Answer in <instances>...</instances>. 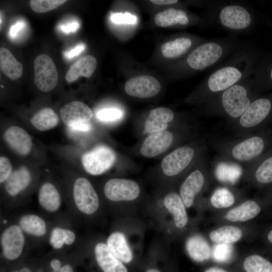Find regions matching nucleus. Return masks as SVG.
I'll list each match as a JSON object with an SVG mask.
<instances>
[{
  "mask_svg": "<svg viewBox=\"0 0 272 272\" xmlns=\"http://www.w3.org/2000/svg\"><path fill=\"white\" fill-rule=\"evenodd\" d=\"M38 198L40 206L48 212H55L60 207V194L51 183L45 182L40 186Z\"/></svg>",
  "mask_w": 272,
  "mask_h": 272,
  "instance_id": "obj_26",
  "label": "nucleus"
},
{
  "mask_svg": "<svg viewBox=\"0 0 272 272\" xmlns=\"http://www.w3.org/2000/svg\"><path fill=\"white\" fill-rule=\"evenodd\" d=\"M97 64L96 58L92 55L84 56L74 63L67 72L65 79L72 82L80 77H90L95 71Z\"/></svg>",
  "mask_w": 272,
  "mask_h": 272,
  "instance_id": "obj_28",
  "label": "nucleus"
},
{
  "mask_svg": "<svg viewBox=\"0 0 272 272\" xmlns=\"http://www.w3.org/2000/svg\"><path fill=\"white\" fill-rule=\"evenodd\" d=\"M80 28V24L78 22H73L66 25L59 26V29L65 34L76 32Z\"/></svg>",
  "mask_w": 272,
  "mask_h": 272,
  "instance_id": "obj_41",
  "label": "nucleus"
},
{
  "mask_svg": "<svg viewBox=\"0 0 272 272\" xmlns=\"http://www.w3.org/2000/svg\"><path fill=\"white\" fill-rule=\"evenodd\" d=\"M96 261L103 272H128L127 268L103 242L97 243L94 249Z\"/></svg>",
  "mask_w": 272,
  "mask_h": 272,
  "instance_id": "obj_21",
  "label": "nucleus"
},
{
  "mask_svg": "<svg viewBox=\"0 0 272 272\" xmlns=\"http://www.w3.org/2000/svg\"><path fill=\"white\" fill-rule=\"evenodd\" d=\"M4 139L9 147L21 155H27L31 151L32 143L27 132L23 128L12 126L6 129Z\"/></svg>",
  "mask_w": 272,
  "mask_h": 272,
  "instance_id": "obj_20",
  "label": "nucleus"
},
{
  "mask_svg": "<svg viewBox=\"0 0 272 272\" xmlns=\"http://www.w3.org/2000/svg\"><path fill=\"white\" fill-rule=\"evenodd\" d=\"M50 266L53 269V271L59 272L61 268V262L57 259H54L50 261Z\"/></svg>",
  "mask_w": 272,
  "mask_h": 272,
  "instance_id": "obj_46",
  "label": "nucleus"
},
{
  "mask_svg": "<svg viewBox=\"0 0 272 272\" xmlns=\"http://www.w3.org/2000/svg\"><path fill=\"white\" fill-rule=\"evenodd\" d=\"M186 249L189 256L196 262H205L212 257L210 244L203 236L199 234L193 235L187 239Z\"/></svg>",
  "mask_w": 272,
  "mask_h": 272,
  "instance_id": "obj_24",
  "label": "nucleus"
},
{
  "mask_svg": "<svg viewBox=\"0 0 272 272\" xmlns=\"http://www.w3.org/2000/svg\"><path fill=\"white\" fill-rule=\"evenodd\" d=\"M233 248L231 244H216L212 250V257L219 263L228 262L232 258Z\"/></svg>",
  "mask_w": 272,
  "mask_h": 272,
  "instance_id": "obj_36",
  "label": "nucleus"
},
{
  "mask_svg": "<svg viewBox=\"0 0 272 272\" xmlns=\"http://www.w3.org/2000/svg\"><path fill=\"white\" fill-rule=\"evenodd\" d=\"M242 266L245 272H272V262L258 254L247 256Z\"/></svg>",
  "mask_w": 272,
  "mask_h": 272,
  "instance_id": "obj_34",
  "label": "nucleus"
},
{
  "mask_svg": "<svg viewBox=\"0 0 272 272\" xmlns=\"http://www.w3.org/2000/svg\"><path fill=\"white\" fill-rule=\"evenodd\" d=\"M111 20L116 24H134L136 23L137 17L129 13H116L111 16Z\"/></svg>",
  "mask_w": 272,
  "mask_h": 272,
  "instance_id": "obj_40",
  "label": "nucleus"
},
{
  "mask_svg": "<svg viewBox=\"0 0 272 272\" xmlns=\"http://www.w3.org/2000/svg\"><path fill=\"white\" fill-rule=\"evenodd\" d=\"M164 203L168 212L172 216L175 226L182 229L188 223V218L186 207L179 194L172 192L164 198Z\"/></svg>",
  "mask_w": 272,
  "mask_h": 272,
  "instance_id": "obj_23",
  "label": "nucleus"
},
{
  "mask_svg": "<svg viewBox=\"0 0 272 272\" xmlns=\"http://www.w3.org/2000/svg\"><path fill=\"white\" fill-rule=\"evenodd\" d=\"M34 83L41 91L47 92L57 85L58 75L54 62L46 54L37 56L34 61Z\"/></svg>",
  "mask_w": 272,
  "mask_h": 272,
  "instance_id": "obj_8",
  "label": "nucleus"
},
{
  "mask_svg": "<svg viewBox=\"0 0 272 272\" xmlns=\"http://www.w3.org/2000/svg\"><path fill=\"white\" fill-rule=\"evenodd\" d=\"M106 245L110 251L120 261L127 263L132 260V253L124 234L115 232L108 237Z\"/></svg>",
  "mask_w": 272,
  "mask_h": 272,
  "instance_id": "obj_25",
  "label": "nucleus"
},
{
  "mask_svg": "<svg viewBox=\"0 0 272 272\" xmlns=\"http://www.w3.org/2000/svg\"><path fill=\"white\" fill-rule=\"evenodd\" d=\"M116 161V154L108 147L98 146L84 154L82 162L85 170L93 175L101 174L109 170Z\"/></svg>",
  "mask_w": 272,
  "mask_h": 272,
  "instance_id": "obj_7",
  "label": "nucleus"
},
{
  "mask_svg": "<svg viewBox=\"0 0 272 272\" xmlns=\"http://www.w3.org/2000/svg\"><path fill=\"white\" fill-rule=\"evenodd\" d=\"M266 204H272V197L267 200Z\"/></svg>",
  "mask_w": 272,
  "mask_h": 272,
  "instance_id": "obj_52",
  "label": "nucleus"
},
{
  "mask_svg": "<svg viewBox=\"0 0 272 272\" xmlns=\"http://www.w3.org/2000/svg\"><path fill=\"white\" fill-rule=\"evenodd\" d=\"M13 272H20V270H16V271H14Z\"/></svg>",
  "mask_w": 272,
  "mask_h": 272,
  "instance_id": "obj_53",
  "label": "nucleus"
},
{
  "mask_svg": "<svg viewBox=\"0 0 272 272\" xmlns=\"http://www.w3.org/2000/svg\"><path fill=\"white\" fill-rule=\"evenodd\" d=\"M203 272H229L223 268L218 266H212L208 268Z\"/></svg>",
  "mask_w": 272,
  "mask_h": 272,
  "instance_id": "obj_47",
  "label": "nucleus"
},
{
  "mask_svg": "<svg viewBox=\"0 0 272 272\" xmlns=\"http://www.w3.org/2000/svg\"><path fill=\"white\" fill-rule=\"evenodd\" d=\"M0 68L2 72L12 80L19 79L23 74L22 64L4 47L0 48Z\"/></svg>",
  "mask_w": 272,
  "mask_h": 272,
  "instance_id": "obj_30",
  "label": "nucleus"
},
{
  "mask_svg": "<svg viewBox=\"0 0 272 272\" xmlns=\"http://www.w3.org/2000/svg\"><path fill=\"white\" fill-rule=\"evenodd\" d=\"M31 122L37 129L44 131L55 127L58 123L59 118L52 109L46 107L38 111L32 117Z\"/></svg>",
  "mask_w": 272,
  "mask_h": 272,
  "instance_id": "obj_32",
  "label": "nucleus"
},
{
  "mask_svg": "<svg viewBox=\"0 0 272 272\" xmlns=\"http://www.w3.org/2000/svg\"><path fill=\"white\" fill-rule=\"evenodd\" d=\"M25 24L24 22H17L13 25L10 29L9 35L11 38L16 37L19 32L24 27Z\"/></svg>",
  "mask_w": 272,
  "mask_h": 272,
  "instance_id": "obj_43",
  "label": "nucleus"
},
{
  "mask_svg": "<svg viewBox=\"0 0 272 272\" xmlns=\"http://www.w3.org/2000/svg\"><path fill=\"white\" fill-rule=\"evenodd\" d=\"M272 110V102L266 97L256 98L241 116L232 124L237 132L245 137L262 123Z\"/></svg>",
  "mask_w": 272,
  "mask_h": 272,
  "instance_id": "obj_5",
  "label": "nucleus"
},
{
  "mask_svg": "<svg viewBox=\"0 0 272 272\" xmlns=\"http://www.w3.org/2000/svg\"><path fill=\"white\" fill-rule=\"evenodd\" d=\"M146 272H161L159 269L157 268H150L147 270Z\"/></svg>",
  "mask_w": 272,
  "mask_h": 272,
  "instance_id": "obj_49",
  "label": "nucleus"
},
{
  "mask_svg": "<svg viewBox=\"0 0 272 272\" xmlns=\"http://www.w3.org/2000/svg\"><path fill=\"white\" fill-rule=\"evenodd\" d=\"M196 151L192 147L182 146L167 155L161 162L163 173L168 176L177 175L191 163Z\"/></svg>",
  "mask_w": 272,
  "mask_h": 272,
  "instance_id": "obj_10",
  "label": "nucleus"
},
{
  "mask_svg": "<svg viewBox=\"0 0 272 272\" xmlns=\"http://www.w3.org/2000/svg\"><path fill=\"white\" fill-rule=\"evenodd\" d=\"M256 59L255 50L249 43H246L217 65L187 101L202 104L211 97L251 77Z\"/></svg>",
  "mask_w": 272,
  "mask_h": 272,
  "instance_id": "obj_1",
  "label": "nucleus"
},
{
  "mask_svg": "<svg viewBox=\"0 0 272 272\" xmlns=\"http://www.w3.org/2000/svg\"><path fill=\"white\" fill-rule=\"evenodd\" d=\"M123 112L115 108H104L98 111L96 113L97 118L102 121H115L120 119L123 116Z\"/></svg>",
  "mask_w": 272,
  "mask_h": 272,
  "instance_id": "obj_38",
  "label": "nucleus"
},
{
  "mask_svg": "<svg viewBox=\"0 0 272 272\" xmlns=\"http://www.w3.org/2000/svg\"><path fill=\"white\" fill-rule=\"evenodd\" d=\"M251 77L246 78L202 103L203 113L208 116H218L230 123L236 121L256 98Z\"/></svg>",
  "mask_w": 272,
  "mask_h": 272,
  "instance_id": "obj_2",
  "label": "nucleus"
},
{
  "mask_svg": "<svg viewBox=\"0 0 272 272\" xmlns=\"http://www.w3.org/2000/svg\"><path fill=\"white\" fill-rule=\"evenodd\" d=\"M263 239L267 247L272 250V227L264 233Z\"/></svg>",
  "mask_w": 272,
  "mask_h": 272,
  "instance_id": "obj_44",
  "label": "nucleus"
},
{
  "mask_svg": "<svg viewBox=\"0 0 272 272\" xmlns=\"http://www.w3.org/2000/svg\"><path fill=\"white\" fill-rule=\"evenodd\" d=\"M31 180V173L28 169L22 166L14 171L7 180L5 189L11 196H16L24 190Z\"/></svg>",
  "mask_w": 272,
  "mask_h": 272,
  "instance_id": "obj_29",
  "label": "nucleus"
},
{
  "mask_svg": "<svg viewBox=\"0 0 272 272\" xmlns=\"http://www.w3.org/2000/svg\"><path fill=\"white\" fill-rule=\"evenodd\" d=\"M192 20L206 23L209 27L205 17L192 19L187 12L180 9L168 8L156 14L154 18L155 24L161 27L185 26L192 23Z\"/></svg>",
  "mask_w": 272,
  "mask_h": 272,
  "instance_id": "obj_17",
  "label": "nucleus"
},
{
  "mask_svg": "<svg viewBox=\"0 0 272 272\" xmlns=\"http://www.w3.org/2000/svg\"><path fill=\"white\" fill-rule=\"evenodd\" d=\"M210 172L203 169H196L192 171L185 178L180 187L181 196L186 208L191 207L197 195L209 182Z\"/></svg>",
  "mask_w": 272,
  "mask_h": 272,
  "instance_id": "obj_11",
  "label": "nucleus"
},
{
  "mask_svg": "<svg viewBox=\"0 0 272 272\" xmlns=\"http://www.w3.org/2000/svg\"><path fill=\"white\" fill-rule=\"evenodd\" d=\"M25 244L24 232L19 225L8 227L1 236V245L3 255L5 258L13 260L22 254Z\"/></svg>",
  "mask_w": 272,
  "mask_h": 272,
  "instance_id": "obj_13",
  "label": "nucleus"
},
{
  "mask_svg": "<svg viewBox=\"0 0 272 272\" xmlns=\"http://www.w3.org/2000/svg\"><path fill=\"white\" fill-rule=\"evenodd\" d=\"M206 16L209 27L216 26L231 35L249 33L255 23L250 6L237 1H208Z\"/></svg>",
  "mask_w": 272,
  "mask_h": 272,
  "instance_id": "obj_3",
  "label": "nucleus"
},
{
  "mask_svg": "<svg viewBox=\"0 0 272 272\" xmlns=\"http://www.w3.org/2000/svg\"><path fill=\"white\" fill-rule=\"evenodd\" d=\"M59 113L63 122L71 129L79 132L91 130L89 121L93 114L85 103L79 101L68 103L61 108Z\"/></svg>",
  "mask_w": 272,
  "mask_h": 272,
  "instance_id": "obj_6",
  "label": "nucleus"
},
{
  "mask_svg": "<svg viewBox=\"0 0 272 272\" xmlns=\"http://www.w3.org/2000/svg\"><path fill=\"white\" fill-rule=\"evenodd\" d=\"M66 2L65 0H31L30 6L35 12L43 13L56 9Z\"/></svg>",
  "mask_w": 272,
  "mask_h": 272,
  "instance_id": "obj_37",
  "label": "nucleus"
},
{
  "mask_svg": "<svg viewBox=\"0 0 272 272\" xmlns=\"http://www.w3.org/2000/svg\"><path fill=\"white\" fill-rule=\"evenodd\" d=\"M262 205L253 199L246 200L227 211L224 219L232 223L245 222L258 216L262 210Z\"/></svg>",
  "mask_w": 272,
  "mask_h": 272,
  "instance_id": "obj_19",
  "label": "nucleus"
},
{
  "mask_svg": "<svg viewBox=\"0 0 272 272\" xmlns=\"http://www.w3.org/2000/svg\"><path fill=\"white\" fill-rule=\"evenodd\" d=\"M75 233L69 229L55 227L51 230L49 236V243L55 249H61L64 245H72L75 241Z\"/></svg>",
  "mask_w": 272,
  "mask_h": 272,
  "instance_id": "obj_35",
  "label": "nucleus"
},
{
  "mask_svg": "<svg viewBox=\"0 0 272 272\" xmlns=\"http://www.w3.org/2000/svg\"><path fill=\"white\" fill-rule=\"evenodd\" d=\"M243 235V231L241 228L227 225L211 231L209 237L211 241L216 244H232L240 241Z\"/></svg>",
  "mask_w": 272,
  "mask_h": 272,
  "instance_id": "obj_27",
  "label": "nucleus"
},
{
  "mask_svg": "<svg viewBox=\"0 0 272 272\" xmlns=\"http://www.w3.org/2000/svg\"><path fill=\"white\" fill-rule=\"evenodd\" d=\"M174 118L173 112L168 108L158 107L152 110L145 122L144 133L151 134L165 130Z\"/></svg>",
  "mask_w": 272,
  "mask_h": 272,
  "instance_id": "obj_22",
  "label": "nucleus"
},
{
  "mask_svg": "<svg viewBox=\"0 0 272 272\" xmlns=\"http://www.w3.org/2000/svg\"><path fill=\"white\" fill-rule=\"evenodd\" d=\"M24 233L41 237L46 232V224L40 217L34 214H25L19 219V225Z\"/></svg>",
  "mask_w": 272,
  "mask_h": 272,
  "instance_id": "obj_31",
  "label": "nucleus"
},
{
  "mask_svg": "<svg viewBox=\"0 0 272 272\" xmlns=\"http://www.w3.org/2000/svg\"><path fill=\"white\" fill-rule=\"evenodd\" d=\"M59 272H73V269L70 265L65 264L61 267Z\"/></svg>",
  "mask_w": 272,
  "mask_h": 272,
  "instance_id": "obj_48",
  "label": "nucleus"
},
{
  "mask_svg": "<svg viewBox=\"0 0 272 272\" xmlns=\"http://www.w3.org/2000/svg\"><path fill=\"white\" fill-rule=\"evenodd\" d=\"M206 40L188 36H179L163 43L161 46V53L165 58H177L185 54L193 46H196Z\"/></svg>",
  "mask_w": 272,
  "mask_h": 272,
  "instance_id": "obj_18",
  "label": "nucleus"
},
{
  "mask_svg": "<svg viewBox=\"0 0 272 272\" xmlns=\"http://www.w3.org/2000/svg\"><path fill=\"white\" fill-rule=\"evenodd\" d=\"M161 85L154 77L141 75L129 79L124 86L127 94L140 98H151L160 92Z\"/></svg>",
  "mask_w": 272,
  "mask_h": 272,
  "instance_id": "obj_14",
  "label": "nucleus"
},
{
  "mask_svg": "<svg viewBox=\"0 0 272 272\" xmlns=\"http://www.w3.org/2000/svg\"><path fill=\"white\" fill-rule=\"evenodd\" d=\"M104 192L106 197L111 201H129L138 197L140 188L139 184L133 180L113 178L106 182Z\"/></svg>",
  "mask_w": 272,
  "mask_h": 272,
  "instance_id": "obj_12",
  "label": "nucleus"
},
{
  "mask_svg": "<svg viewBox=\"0 0 272 272\" xmlns=\"http://www.w3.org/2000/svg\"><path fill=\"white\" fill-rule=\"evenodd\" d=\"M85 48V45L84 43H81L73 49L64 52V55L66 58L71 59L81 53Z\"/></svg>",
  "mask_w": 272,
  "mask_h": 272,
  "instance_id": "obj_42",
  "label": "nucleus"
},
{
  "mask_svg": "<svg viewBox=\"0 0 272 272\" xmlns=\"http://www.w3.org/2000/svg\"><path fill=\"white\" fill-rule=\"evenodd\" d=\"M173 134L168 130L151 133L143 142L140 152L146 157H155L166 151L172 144Z\"/></svg>",
  "mask_w": 272,
  "mask_h": 272,
  "instance_id": "obj_16",
  "label": "nucleus"
},
{
  "mask_svg": "<svg viewBox=\"0 0 272 272\" xmlns=\"http://www.w3.org/2000/svg\"><path fill=\"white\" fill-rule=\"evenodd\" d=\"M243 174L245 179L253 185L272 184V156L259 163L253 162L246 165Z\"/></svg>",
  "mask_w": 272,
  "mask_h": 272,
  "instance_id": "obj_15",
  "label": "nucleus"
},
{
  "mask_svg": "<svg viewBox=\"0 0 272 272\" xmlns=\"http://www.w3.org/2000/svg\"><path fill=\"white\" fill-rule=\"evenodd\" d=\"M265 146V141L261 136L249 135L238 140L220 143L217 148L223 160L247 165L262 154Z\"/></svg>",
  "mask_w": 272,
  "mask_h": 272,
  "instance_id": "obj_4",
  "label": "nucleus"
},
{
  "mask_svg": "<svg viewBox=\"0 0 272 272\" xmlns=\"http://www.w3.org/2000/svg\"><path fill=\"white\" fill-rule=\"evenodd\" d=\"M237 200L234 192L226 187L216 188L211 194L209 202L216 209H226L235 205Z\"/></svg>",
  "mask_w": 272,
  "mask_h": 272,
  "instance_id": "obj_33",
  "label": "nucleus"
},
{
  "mask_svg": "<svg viewBox=\"0 0 272 272\" xmlns=\"http://www.w3.org/2000/svg\"><path fill=\"white\" fill-rule=\"evenodd\" d=\"M268 76H269V79L272 82V67L270 68V70L269 71Z\"/></svg>",
  "mask_w": 272,
  "mask_h": 272,
  "instance_id": "obj_51",
  "label": "nucleus"
},
{
  "mask_svg": "<svg viewBox=\"0 0 272 272\" xmlns=\"http://www.w3.org/2000/svg\"><path fill=\"white\" fill-rule=\"evenodd\" d=\"M12 170V165L9 160L6 157L0 158V182L1 183L7 181L11 176Z\"/></svg>",
  "mask_w": 272,
  "mask_h": 272,
  "instance_id": "obj_39",
  "label": "nucleus"
},
{
  "mask_svg": "<svg viewBox=\"0 0 272 272\" xmlns=\"http://www.w3.org/2000/svg\"><path fill=\"white\" fill-rule=\"evenodd\" d=\"M73 197L77 208L84 214H93L98 209V196L92 184L85 178L80 177L75 180Z\"/></svg>",
  "mask_w": 272,
  "mask_h": 272,
  "instance_id": "obj_9",
  "label": "nucleus"
},
{
  "mask_svg": "<svg viewBox=\"0 0 272 272\" xmlns=\"http://www.w3.org/2000/svg\"><path fill=\"white\" fill-rule=\"evenodd\" d=\"M53 272H55V271H53Z\"/></svg>",
  "mask_w": 272,
  "mask_h": 272,
  "instance_id": "obj_54",
  "label": "nucleus"
},
{
  "mask_svg": "<svg viewBox=\"0 0 272 272\" xmlns=\"http://www.w3.org/2000/svg\"><path fill=\"white\" fill-rule=\"evenodd\" d=\"M20 271V272H31L30 269L27 267H24L21 269Z\"/></svg>",
  "mask_w": 272,
  "mask_h": 272,
  "instance_id": "obj_50",
  "label": "nucleus"
},
{
  "mask_svg": "<svg viewBox=\"0 0 272 272\" xmlns=\"http://www.w3.org/2000/svg\"><path fill=\"white\" fill-rule=\"evenodd\" d=\"M150 2L156 5H169L178 3L177 0H151Z\"/></svg>",
  "mask_w": 272,
  "mask_h": 272,
  "instance_id": "obj_45",
  "label": "nucleus"
}]
</instances>
